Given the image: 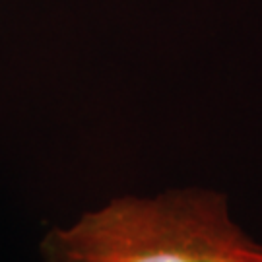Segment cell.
<instances>
[{
    "label": "cell",
    "mask_w": 262,
    "mask_h": 262,
    "mask_svg": "<svg viewBox=\"0 0 262 262\" xmlns=\"http://www.w3.org/2000/svg\"><path fill=\"white\" fill-rule=\"evenodd\" d=\"M43 262H262V247L210 188L113 198L41 241Z\"/></svg>",
    "instance_id": "1"
}]
</instances>
